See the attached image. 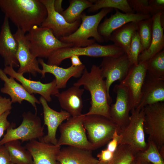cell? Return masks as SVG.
<instances>
[{"label": "cell", "instance_id": "6da1fadb", "mask_svg": "<svg viewBox=\"0 0 164 164\" xmlns=\"http://www.w3.org/2000/svg\"><path fill=\"white\" fill-rule=\"evenodd\" d=\"M0 8L25 33L35 26H41L47 14L40 0H0Z\"/></svg>", "mask_w": 164, "mask_h": 164}, {"label": "cell", "instance_id": "7a4b0ae2", "mask_svg": "<svg viewBox=\"0 0 164 164\" xmlns=\"http://www.w3.org/2000/svg\"><path fill=\"white\" fill-rule=\"evenodd\" d=\"M73 85H83L84 89L90 93L91 106L85 115H99L111 119L109 108L112 99L107 93L105 81L101 75L99 66L93 65L90 72L85 68L79 79Z\"/></svg>", "mask_w": 164, "mask_h": 164}, {"label": "cell", "instance_id": "3957f363", "mask_svg": "<svg viewBox=\"0 0 164 164\" xmlns=\"http://www.w3.org/2000/svg\"><path fill=\"white\" fill-rule=\"evenodd\" d=\"M113 9L104 8L92 15L82 13L81 23L76 30L70 35L60 37L59 39L64 43L72 44L75 47L86 46L95 43V41L103 43L104 41L98 33V27L103 18Z\"/></svg>", "mask_w": 164, "mask_h": 164}, {"label": "cell", "instance_id": "277c9868", "mask_svg": "<svg viewBox=\"0 0 164 164\" xmlns=\"http://www.w3.org/2000/svg\"><path fill=\"white\" fill-rule=\"evenodd\" d=\"M124 53L122 49L114 44L102 45L95 43L85 47L73 46L58 50L47 58L46 63L59 66L63 60L74 55L94 57H117Z\"/></svg>", "mask_w": 164, "mask_h": 164}, {"label": "cell", "instance_id": "5b68a950", "mask_svg": "<svg viewBox=\"0 0 164 164\" xmlns=\"http://www.w3.org/2000/svg\"><path fill=\"white\" fill-rule=\"evenodd\" d=\"M30 50L35 57L47 58L54 51L71 47V43H64L57 38L50 29L35 26L25 35Z\"/></svg>", "mask_w": 164, "mask_h": 164}, {"label": "cell", "instance_id": "8992f818", "mask_svg": "<svg viewBox=\"0 0 164 164\" xmlns=\"http://www.w3.org/2000/svg\"><path fill=\"white\" fill-rule=\"evenodd\" d=\"M22 117V122L18 127L15 128V124H11L0 140V145L14 140H21L23 142L36 139L39 140L44 136L43 126L37 114L28 111L24 112Z\"/></svg>", "mask_w": 164, "mask_h": 164}, {"label": "cell", "instance_id": "52a82bcc", "mask_svg": "<svg viewBox=\"0 0 164 164\" xmlns=\"http://www.w3.org/2000/svg\"><path fill=\"white\" fill-rule=\"evenodd\" d=\"M83 125L87 132L88 139L95 150L108 144L114 132L117 131L119 134L120 131L111 119L99 115L85 114Z\"/></svg>", "mask_w": 164, "mask_h": 164}, {"label": "cell", "instance_id": "ba28073f", "mask_svg": "<svg viewBox=\"0 0 164 164\" xmlns=\"http://www.w3.org/2000/svg\"><path fill=\"white\" fill-rule=\"evenodd\" d=\"M129 121L121 128L119 134L120 137L118 145H129L136 153L145 150L147 148L144 128L143 108L131 111Z\"/></svg>", "mask_w": 164, "mask_h": 164}, {"label": "cell", "instance_id": "9c48e42d", "mask_svg": "<svg viewBox=\"0 0 164 164\" xmlns=\"http://www.w3.org/2000/svg\"><path fill=\"white\" fill-rule=\"evenodd\" d=\"M85 114L71 116L59 126L60 137L56 145H66L86 149L95 150L87 137L83 125Z\"/></svg>", "mask_w": 164, "mask_h": 164}, {"label": "cell", "instance_id": "30bf717a", "mask_svg": "<svg viewBox=\"0 0 164 164\" xmlns=\"http://www.w3.org/2000/svg\"><path fill=\"white\" fill-rule=\"evenodd\" d=\"M143 108L145 133L159 150L164 146V103H155Z\"/></svg>", "mask_w": 164, "mask_h": 164}, {"label": "cell", "instance_id": "8fae6325", "mask_svg": "<svg viewBox=\"0 0 164 164\" xmlns=\"http://www.w3.org/2000/svg\"><path fill=\"white\" fill-rule=\"evenodd\" d=\"M132 65L127 55L124 53L117 57H103L99 66L101 74L105 80L107 92L111 96L109 90L112 84L116 81H122L126 77Z\"/></svg>", "mask_w": 164, "mask_h": 164}, {"label": "cell", "instance_id": "7c38bea8", "mask_svg": "<svg viewBox=\"0 0 164 164\" xmlns=\"http://www.w3.org/2000/svg\"><path fill=\"white\" fill-rule=\"evenodd\" d=\"M46 7L47 16L41 26L50 29L54 35L59 39L61 37L69 36L74 32L79 27L81 20L70 23L63 16L56 11L53 4L54 0H40Z\"/></svg>", "mask_w": 164, "mask_h": 164}, {"label": "cell", "instance_id": "4fadbf2b", "mask_svg": "<svg viewBox=\"0 0 164 164\" xmlns=\"http://www.w3.org/2000/svg\"><path fill=\"white\" fill-rule=\"evenodd\" d=\"M147 72L145 62H138V65L132 66L126 77L120 82L127 90L131 111L137 108L139 106L142 88Z\"/></svg>", "mask_w": 164, "mask_h": 164}, {"label": "cell", "instance_id": "5bb4252c", "mask_svg": "<svg viewBox=\"0 0 164 164\" xmlns=\"http://www.w3.org/2000/svg\"><path fill=\"white\" fill-rule=\"evenodd\" d=\"M25 35L18 28L13 34L18 44L16 57L19 67L17 72L22 74L29 73L36 77L37 73L41 74L42 70L39 68L38 60L31 53Z\"/></svg>", "mask_w": 164, "mask_h": 164}, {"label": "cell", "instance_id": "9a60e30c", "mask_svg": "<svg viewBox=\"0 0 164 164\" xmlns=\"http://www.w3.org/2000/svg\"><path fill=\"white\" fill-rule=\"evenodd\" d=\"M113 91L116 94V101L110 107L109 114L111 119L118 126L120 131L129 121L130 100L127 89L121 83L115 85Z\"/></svg>", "mask_w": 164, "mask_h": 164}, {"label": "cell", "instance_id": "2e32d148", "mask_svg": "<svg viewBox=\"0 0 164 164\" xmlns=\"http://www.w3.org/2000/svg\"><path fill=\"white\" fill-rule=\"evenodd\" d=\"M3 70L6 74L19 82L29 94H39L47 102L52 101V95H55L59 92L55 79L48 83H43L40 81H34L26 78L23 74L15 71L12 66H5Z\"/></svg>", "mask_w": 164, "mask_h": 164}, {"label": "cell", "instance_id": "e0dca14e", "mask_svg": "<svg viewBox=\"0 0 164 164\" xmlns=\"http://www.w3.org/2000/svg\"><path fill=\"white\" fill-rule=\"evenodd\" d=\"M39 101L43 107L44 124L47 126V133L39 140L56 145L57 139L56 134L58 127L63 121L68 119L71 116L64 110L58 112L51 108L49 106L46 101L41 96L40 97Z\"/></svg>", "mask_w": 164, "mask_h": 164}, {"label": "cell", "instance_id": "ac0fdd59", "mask_svg": "<svg viewBox=\"0 0 164 164\" xmlns=\"http://www.w3.org/2000/svg\"><path fill=\"white\" fill-rule=\"evenodd\" d=\"M9 19L5 16L0 31V55L5 66L19 67L16 54L18 44L11 32Z\"/></svg>", "mask_w": 164, "mask_h": 164}, {"label": "cell", "instance_id": "d6986e66", "mask_svg": "<svg viewBox=\"0 0 164 164\" xmlns=\"http://www.w3.org/2000/svg\"><path fill=\"white\" fill-rule=\"evenodd\" d=\"M115 11L114 14H111L108 18H106L98 26V33L104 41H109L112 33L124 25L130 22H137L152 17L150 15L122 13L117 9Z\"/></svg>", "mask_w": 164, "mask_h": 164}, {"label": "cell", "instance_id": "ffe728a7", "mask_svg": "<svg viewBox=\"0 0 164 164\" xmlns=\"http://www.w3.org/2000/svg\"><path fill=\"white\" fill-rule=\"evenodd\" d=\"M0 79L4 83L3 87L0 89L1 92L9 95L12 103L17 102L21 104L23 101H27L34 108L35 113L37 114L36 104H39L40 103L34 94H29L22 85L17 82L14 78L8 77L1 69H0Z\"/></svg>", "mask_w": 164, "mask_h": 164}, {"label": "cell", "instance_id": "44dd1931", "mask_svg": "<svg viewBox=\"0 0 164 164\" xmlns=\"http://www.w3.org/2000/svg\"><path fill=\"white\" fill-rule=\"evenodd\" d=\"M164 101V80L156 78L147 72L137 108H142L148 105Z\"/></svg>", "mask_w": 164, "mask_h": 164}, {"label": "cell", "instance_id": "7402d4cb", "mask_svg": "<svg viewBox=\"0 0 164 164\" xmlns=\"http://www.w3.org/2000/svg\"><path fill=\"white\" fill-rule=\"evenodd\" d=\"M25 147L31 155L33 164H58L56 156L60 146L34 139Z\"/></svg>", "mask_w": 164, "mask_h": 164}, {"label": "cell", "instance_id": "603a6c76", "mask_svg": "<svg viewBox=\"0 0 164 164\" xmlns=\"http://www.w3.org/2000/svg\"><path fill=\"white\" fill-rule=\"evenodd\" d=\"M38 60L42 67V77H45V74L47 73L53 75L55 77L57 88L58 89L65 88L68 81L71 77H80L85 68V65L83 64L79 66L71 65L65 68L56 65H48L42 58Z\"/></svg>", "mask_w": 164, "mask_h": 164}, {"label": "cell", "instance_id": "cb8c5ba5", "mask_svg": "<svg viewBox=\"0 0 164 164\" xmlns=\"http://www.w3.org/2000/svg\"><path fill=\"white\" fill-rule=\"evenodd\" d=\"M84 89L73 85L67 90L56 94L61 107L71 117L81 114L83 107L82 96Z\"/></svg>", "mask_w": 164, "mask_h": 164}, {"label": "cell", "instance_id": "d4e9b609", "mask_svg": "<svg viewBox=\"0 0 164 164\" xmlns=\"http://www.w3.org/2000/svg\"><path fill=\"white\" fill-rule=\"evenodd\" d=\"M91 150L67 146L61 148L56 156L60 164H98Z\"/></svg>", "mask_w": 164, "mask_h": 164}, {"label": "cell", "instance_id": "484cf974", "mask_svg": "<svg viewBox=\"0 0 164 164\" xmlns=\"http://www.w3.org/2000/svg\"><path fill=\"white\" fill-rule=\"evenodd\" d=\"M163 13H159L152 16V34L151 44L147 50L140 53L138 57V62H145L163 50L164 27L161 21V15Z\"/></svg>", "mask_w": 164, "mask_h": 164}, {"label": "cell", "instance_id": "4316f807", "mask_svg": "<svg viewBox=\"0 0 164 164\" xmlns=\"http://www.w3.org/2000/svg\"><path fill=\"white\" fill-rule=\"evenodd\" d=\"M137 29V22L128 23L114 30L111 35L109 40L122 49L128 56L132 38Z\"/></svg>", "mask_w": 164, "mask_h": 164}, {"label": "cell", "instance_id": "83f0119b", "mask_svg": "<svg viewBox=\"0 0 164 164\" xmlns=\"http://www.w3.org/2000/svg\"><path fill=\"white\" fill-rule=\"evenodd\" d=\"M9 155L11 163L16 164H33L31 155L19 140H12L4 145Z\"/></svg>", "mask_w": 164, "mask_h": 164}, {"label": "cell", "instance_id": "f1b7e54d", "mask_svg": "<svg viewBox=\"0 0 164 164\" xmlns=\"http://www.w3.org/2000/svg\"><path fill=\"white\" fill-rule=\"evenodd\" d=\"M94 0H69L68 7L63 11L61 15L68 23H71L81 19V16L84 10L91 7Z\"/></svg>", "mask_w": 164, "mask_h": 164}, {"label": "cell", "instance_id": "f546056e", "mask_svg": "<svg viewBox=\"0 0 164 164\" xmlns=\"http://www.w3.org/2000/svg\"><path fill=\"white\" fill-rule=\"evenodd\" d=\"M104 8H114L125 13H135L127 0H94L93 5L88 10L94 12Z\"/></svg>", "mask_w": 164, "mask_h": 164}, {"label": "cell", "instance_id": "4dcf8cb0", "mask_svg": "<svg viewBox=\"0 0 164 164\" xmlns=\"http://www.w3.org/2000/svg\"><path fill=\"white\" fill-rule=\"evenodd\" d=\"M147 147L144 151L137 152L135 159L140 161L152 163V164H164L163 158L154 142L148 139Z\"/></svg>", "mask_w": 164, "mask_h": 164}, {"label": "cell", "instance_id": "1f68e13d", "mask_svg": "<svg viewBox=\"0 0 164 164\" xmlns=\"http://www.w3.org/2000/svg\"><path fill=\"white\" fill-rule=\"evenodd\" d=\"M136 153L128 145H119L111 159L105 163L98 164H131L135 159Z\"/></svg>", "mask_w": 164, "mask_h": 164}, {"label": "cell", "instance_id": "d6a6232c", "mask_svg": "<svg viewBox=\"0 0 164 164\" xmlns=\"http://www.w3.org/2000/svg\"><path fill=\"white\" fill-rule=\"evenodd\" d=\"M145 62L148 73L156 78L164 80L163 50Z\"/></svg>", "mask_w": 164, "mask_h": 164}, {"label": "cell", "instance_id": "836d02e7", "mask_svg": "<svg viewBox=\"0 0 164 164\" xmlns=\"http://www.w3.org/2000/svg\"><path fill=\"white\" fill-rule=\"evenodd\" d=\"M137 32L142 46V52L147 50L151 43L152 34V17L137 22Z\"/></svg>", "mask_w": 164, "mask_h": 164}, {"label": "cell", "instance_id": "e575fe53", "mask_svg": "<svg viewBox=\"0 0 164 164\" xmlns=\"http://www.w3.org/2000/svg\"><path fill=\"white\" fill-rule=\"evenodd\" d=\"M142 52L141 42L138 34L136 31L132 37L130 46L129 53L128 56L132 65H138V56Z\"/></svg>", "mask_w": 164, "mask_h": 164}, {"label": "cell", "instance_id": "d590c367", "mask_svg": "<svg viewBox=\"0 0 164 164\" xmlns=\"http://www.w3.org/2000/svg\"><path fill=\"white\" fill-rule=\"evenodd\" d=\"M127 0L130 7L135 13L145 15H150L149 0Z\"/></svg>", "mask_w": 164, "mask_h": 164}, {"label": "cell", "instance_id": "8d00e7d4", "mask_svg": "<svg viewBox=\"0 0 164 164\" xmlns=\"http://www.w3.org/2000/svg\"><path fill=\"white\" fill-rule=\"evenodd\" d=\"M150 15L151 16L164 12V0H149Z\"/></svg>", "mask_w": 164, "mask_h": 164}, {"label": "cell", "instance_id": "74e56055", "mask_svg": "<svg viewBox=\"0 0 164 164\" xmlns=\"http://www.w3.org/2000/svg\"><path fill=\"white\" fill-rule=\"evenodd\" d=\"M10 113V110H8L0 116V139L3 135L4 132L11 125L7 120L8 117Z\"/></svg>", "mask_w": 164, "mask_h": 164}, {"label": "cell", "instance_id": "f35d334b", "mask_svg": "<svg viewBox=\"0 0 164 164\" xmlns=\"http://www.w3.org/2000/svg\"><path fill=\"white\" fill-rule=\"evenodd\" d=\"M120 135L118 131L114 133L111 140L108 143L107 149L114 153L118 146V142L120 139Z\"/></svg>", "mask_w": 164, "mask_h": 164}, {"label": "cell", "instance_id": "ab89813d", "mask_svg": "<svg viewBox=\"0 0 164 164\" xmlns=\"http://www.w3.org/2000/svg\"><path fill=\"white\" fill-rule=\"evenodd\" d=\"M12 103L9 98L0 96V116L6 111L12 109Z\"/></svg>", "mask_w": 164, "mask_h": 164}, {"label": "cell", "instance_id": "60d3db41", "mask_svg": "<svg viewBox=\"0 0 164 164\" xmlns=\"http://www.w3.org/2000/svg\"><path fill=\"white\" fill-rule=\"evenodd\" d=\"M9 152L4 145H0V164H11Z\"/></svg>", "mask_w": 164, "mask_h": 164}, {"label": "cell", "instance_id": "b9f144b4", "mask_svg": "<svg viewBox=\"0 0 164 164\" xmlns=\"http://www.w3.org/2000/svg\"><path fill=\"white\" fill-rule=\"evenodd\" d=\"M114 153L107 149L102 150L97 155L99 162L102 163L109 162L113 158Z\"/></svg>", "mask_w": 164, "mask_h": 164}, {"label": "cell", "instance_id": "7bdbcfd3", "mask_svg": "<svg viewBox=\"0 0 164 164\" xmlns=\"http://www.w3.org/2000/svg\"><path fill=\"white\" fill-rule=\"evenodd\" d=\"M63 1L62 0H54L53 4L55 11L61 14L63 11V9L62 7Z\"/></svg>", "mask_w": 164, "mask_h": 164}, {"label": "cell", "instance_id": "ee69618b", "mask_svg": "<svg viewBox=\"0 0 164 164\" xmlns=\"http://www.w3.org/2000/svg\"><path fill=\"white\" fill-rule=\"evenodd\" d=\"M71 60L72 66H79L83 64L80 61L79 56L74 55L71 56L70 58Z\"/></svg>", "mask_w": 164, "mask_h": 164}, {"label": "cell", "instance_id": "f6af8a7d", "mask_svg": "<svg viewBox=\"0 0 164 164\" xmlns=\"http://www.w3.org/2000/svg\"><path fill=\"white\" fill-rule=\"evenodd\" d=\"M138 164H151L150 163L140 161L135 159Z\"/></svg>", "mask_w": 164, "mask_h": 164}, {"label": "cell", "instance_id": "bcb514c9", "mask_svg": "<svg viewBox=\"0 0 164 164\" xmlns=\"http://www.w3.org/2000/svg\"><path fill=\"white\" fill-rule=\"evenodd\" d=\"M131 164H138L137 162L135 159L132 162Z\"/></svg>", "mask_w": 164, "mask_h": 164}, {"label": "cell", "instance_id": "7dc6e473", "mask_svg": "<svg viewBox=\"0 0 164 164\" xmlns=\"http://www.w3.org/2000/svg\"><path fill=\"white\" fill-rule=\"evenodd\" d=\"M11 164H16L14 163H11Z\"/></svg>", "mask_w": 164, "mask_h": 164}]
</instances>
